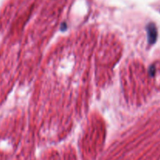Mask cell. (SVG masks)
Returning a JSON list of instances; mask_svg holds the SVG:
<instances>
[{
    "instance_id": "obj_1",
    "label": "cell",
    "mask_w": 160,
    "mask_h": 160,
    "mask_svg": "<svg viewBox=\"0 0 160 160\" xmlns=\"http://www.w3.org/2000/svg\"><path fill=\"white\" fill-rule=\"evenodd\" d=\"M147 32H148V43L154 44L157 39V29L154 23H149L148 25Z\"/></svg>"
}]
</instances>
